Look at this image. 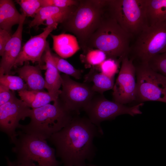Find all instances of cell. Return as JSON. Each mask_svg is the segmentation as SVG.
<instances>
[{
  "label": "cell",
  "mask_w": 166,
  "mask_h": 166,
  "mask_svg": "<svg viewBox=\"0 0 166 166\" xmlns=\"http://www.w3.org/2000/svg\"><path fill=\"white\" fill-rule=\"evenodd\" d=\"M132 37L105 10L97 29L87 40L83 51L86 53L95 48L103 52L107 59L121 61L128 56Z\"/></svg>",
  "instance_id": "2"
},
{
  "label": "cell",
  "mask_w": 166,
  "mask_h": 166,
  "mask_svg": "<svg viewBox=\"0 0 166 166\" xmlns=\"http://www.w3.org/2000/svg\"><path fill=\"white\" fill-rule=\"evenodd\" d=\"M98 66L101 73L110 77H113L117 71V62L114 60L107 59Z\"/></svg>",
  "instance_id": "28"
},
{
  "label": "cell",
  "mask_w": 166,
  "mask_h": 166,
  "mask_svg": "<svg viewBox=\"0 0 166 166\" xmlns=\"http://www.w3.org/2000/svg\"><path fill=\"white\" fill-rule=\"evenodd\" d=\"M148 65L153 70L166 77V52L155 56Z\"/></svg>",
  "instance_id": "26"
},
{
  "label": "cell",
  "mask_w": 166,
  "mask_h": 166,
  "mask_svg": "<svg viewBox=\"0 0 166 166\" xmlns=\"http://www.w3.org/2000/svg\"><path fill=\"white\" fill-rule=\"evenodd\" d=\"M26 16L22 13L17 28L6 45L0 63V76L10 74L22 49L23 25Z\"/></svg>",
  "instance_id": "14"
},
{
  "label": "cell",
  "mask_w": 166,
  "mask_h": 166,
  "mask_svg": "<svg viewBox=\"0 0 166 166\" xmlns=\"http://www.w3.org/2000/svg\"><path fill=\"white\" fill-rule=\"evenodd\" d=\"M86 53L85 60L90 65H98L107 58L105 53L98 49H91Z\"/></svg>",
  "instance_id": "27"
},
{
  "label": "cell",
  "mask_w": 166,
  "mask_h": 166,
  "mask_svg": "<svg viewBox=\"0 0 166 166\" xmlns=\"http://www.w3.org/2000/svg\"><path fill=\"white\" fill-rule=\"evenodd\" d=\"M136 37L130 46L131 58L148 64L156 56L166 52V21L148 26Z\"/></svg>",
  "instance_id": "7"
},
{
  "label": "cell",
  "mask_w": 166,
  "mask_h": 166,
  "mask_svg": "<svg viewBox=\"0 0 166 166\" xmlns=\"http://www.w3.org/2000/svg\"><path fill=\"white\" fill-rule=\"evenodd\" d=\"M92 73L89 78L93 83L92 88L94 91L102 94L104 92L113 89L114 84L113 77H109L101 73Z\"/></svg>",
  "instance_id": "22"
},
{
  "label": "cell",
  "mask_w": 166,
  "mask_h": 166,
  "mask_svg": "<svg viewBox=\"0 0 166 166\" xmlns=\"http://www.w3.org/2000/svg\"><path fill=\"white\" fill-rule=\"evenodd\" d=\"M12 35L8 31L0 28V55L2 56L5 48L11 39Z\"/></svg>",
  "instance_id": "31"
},
{
  "label": "cell",
  "mask_w": 166,
  "mask_h": 166,
  "mask_svg": "<svg viewBox=\"0 0 166 166\" xmlns=\"http://www.w3.org/2000/svg\"><path fill=\"white\" fill-rule=\"evenodd\" d=\"M88 166H97L94 165H93V164H89L88 165Z\"/></svg>",
  "instance_id": "33"
},
{
  "label": "cell",
  "mask_w": 166,
  "mask_h": 166,
  "mask_svg": "<svg viewBox=\"0 0 166 166\" xmlns=\"http://www.w3.org/2000/svg\"><path fill=\"white\" fill-rule=\"evenodd\" d=\"M148 26L166 21V0H145Z\"/></svg>",
  "instance_id": "21"
},
{
  "label": "cell",
  "mask_w": 166,
  "mask_h": 166,
  "mask_svg": "<svg viewBox=\"0 0 166 166\" xmlns=\"http://www.w3.org/2000/svg\"><path fill=\"white\" fill-rule=\"evenodd\" d=\"M15 1L20 6L22 13L27 17L34 18L42 7L41 0H18Z\"/></svg>",
  "instance_id": "25"
},
{
  "label": "cell",
  "mask_w": 166,
  "mask_h": 166,
  "mask_svg": "<svg viewBox=\"0 0 166 166\" xmlns=\"http://www.w3.org/2000/svg\"><path fill=\"white\" fill-rule=\"evenodd\" d=\"M31 109L16 96L9 102L0 106V130L8 136L13 144L18 135L21 120L29 117Z\"/></svg>",
  "instance_id": "11"
},
{
  "label": "cell",
  "mask_w": 166,
  "mask_h": 166,
  "mask_svg": "<svg viewBox=\"0 0 166 166\" xmlns=\"http://www.w3.org/2000/svg\"><path fill=\"white\" fill-rule=\"evenodd\" d=\"M61 75L62 89L58 98L68 111L78 114L90 102L96 92L87 83L76 81L65 74Z\"/></svg>",
  "instance_id": "10"
},
{
  "label": "cell",
  "mask_w": 166,
  "mask_h": 166,
  "mask_svg": "<svg viewBox=\"0 0 166 166\" xmlns=\"http://www.w3.org/2000/svg\"><path fill=\"white\" fill-rule=\"evenodd\" d=\"M12 150L17 163L23 166H60L56 158V150L47 140L18 131Z\"/></svg>",
  "instance_id": "5"
},
{
  "label": "cell",
  "mask_w": 166,
  "mask_h": 166,
  "mask_svg": "<svg viewBox=\"0 0 166 166\" xmlns=\"http://www.w3.org/2000/svg\"><path fill=\"white\" fill-rule=\"evenodd\" d=\"M53 40V49L57 55L63 58L69 57L80 48L76 37L69 34L57 35L50 34Z\"/></svg>",
  "instance_id": "18"
},
{
  "label": "cell",
  "mask_w": 166,
  "mask_h": 166,
  "mask_svg": "<svg viewBox=\"0 0 166 166\" xmlns=\"http://www.w3.org/2000/svg\"><path fill=\"white\" fill-rule=\"evenodd\" d=\"M0 84L13 91L28 90L24 80L19 76L4 74L0 76Z\"/></svg>",
  "instance_id": "23"
},
{
  "label": "cell",
  "mask_w": 166,
  "mask_h": 166,
  "mask_svg": "<svg viewBox=\"0 0 166 166\" xmlns=\"http://www.w3.org/2000/svg\"><path fill=\"white\" fill-rule=\"evenodd\" d=\"M42 7L53 6L66 8L77 6L79 2L77 0H41Z\"/></svg>",
  "instance_id": "29"
},
{
  "label": "cell",
  "mask_w": 166,
  "mask_h": 166,
  "mask_svg": "<svg viewBox=\"0 0 166 166\" xmlns=\"http://www.w3.org/2000/svg\"><path fill=\"white\" fill-rule=\"evenodd\" d=\"M75 115L68 111L58 98L53 104L31 109L29 123L20 124L18 128L24 133L47 140L66 126Z\"/></svg>",
  "instance_id": "3"
},
{
  "label": "cell",
  "mask_w": 166,
  "mask_h": 166,
  "mask_svg": "<svg viewBox=\"0 0 166 166\" xmlns=\"http://www.w3.org/2000/svg\"><path fill=\"white\" fill-rule=\"evenodd\" d=\"M105 0H79L76 9L62 25L73 34L83 50L90 37L98 27L105 12Z\"/></svg>",
  "instance_id": "4"
},
{
  "label": "cell",
  "mask_w": 166,
  "mask_h": 166,
  "mask_svg": "<svg viewBox=\"0 0 166 166\" xmlns=\"http://www.w3.org/2000/svg\"><path fill=\"white\" fill-rule=\"evenodd\" d=\"M144 103H140L132 106L125 105L114 101L107 100L102 94L95 96L84 110L88 118L93 124L102 130L100 126L101 122L114 119L117 117L128 114L132 116L141 114L140 107Z\"/></svg>",
  "instance_id": "9"
},
{
  "label": "cell",
  "mask_w": 166,
  "mask_h": 166,
  "mask_svg": "<svg viewBox=\"0 0 166 166\" xmlns=\"http://www.w3.org/2000/svg\"><path fill=\"white\" fill-rule=\"evenodd\" d=\"M103 133L88 118L75 115L66 126L47 140L55 147L56 156L63 166H86L85 160H90L94 154L93 139Z\"/></svg>",
  "instance_id": "1"
},
{
  "label": "cell",
  "mask_w": 166,
  "mask_h": 166,
  "mask_svg": "<svg viewBox=\"0 0 166 166\" xmlns=\"http://www.w3.org/2000/svg\"><path fill=\"white\" fill-rule=\"evenodd\" d=\"M52 54L56 66L59 71L76 79L81 78V73L80 70L75 68L68 61L58 55L52 53Z\"/></svg>",
  "instance_id": "24"
},
{
  "label": "cell",
  "mask_w": 166,
  "mask_h": 166,
  "mask_svg": "<svg viewBox=\"0 0 166 166\" xmlns=\"http://www.w3.org/2000/svg\"><path fill=\"white\" fill-rule=\"evenodd\" d=\"M49 43L47 42L46 49L42 57L45 63V89L51 94H59L61 90L59 89L61 85L62 80L52 56Z\"/></svg>",
  "instance_id": "16"
},
{
  "label": "cell",
  "mask_w": 166,
  "mask_h": 166,
  "mask_svg": "<svg viewBox=\"0 0 166 166\" xmlns=\"http://www.w3.org/2000/svg\"><path fill=\"white\" fill-rule=\"evenodd\" d=\"M15 97L14 91L0 84V106L10 101Z\"/></svg>",
  "instance_id": "30"
},
{
  "label": "cell",
  "mask_w": 166,
  "mask_h": 166,
  "mask_svg": "<svg viewBox=\"0 0 166 166\" xmlns=\"http://www.w3.org/2000/svg\"><path fill=\"white\" fill-rule=\"evenodd\" d=\"M135 66L136 100L166 103V77L153 70L148 64L138 63Z\"/></svg>",
  "instance_id": "8"
},
{
  "label": "cell",
  "mask_w": 166,
  "mask_h": 166,
  "mask_svg": "<svg viewBox=\"0 0 166 166\" xmlns=\"http://www.w3.org/2000/svg\"><path fill=\"white\" fill-rule=\"evenodd\" d=\"M21 16L13 1L0 0V28L11 33L12 27L19 24Z\"/></svg>",
  "instance_id": "19"
},
{
  "label": "cell",
  "mask_w": 166,
  "mask_h": 166,
  "mask_svg": "<svg viewBox=\"0 0 166 166\" xmlns=\"http://www.w3.org/2000/svg\"><path fill=\"white\" fill-rule=\"evenodd\" d=\"M6 161L7 166H23L21 164L17 163L15 161H11L9 157L6 156Z\"/></svg>",
  "instance_id": "32"
},
{
  "label": "cell",
  "mask_w": 166,
  "mask_h": 166,
  "mask_svg": "<svg viewBox=\"0 0 166 166\" xmlns=\"http://www.w3.org/2000/svg\"><path fill=\"white\" fill-rule=\"evenodd\" d=\"M118 76L114 84L113 96L114 101L125 104L136 100V69L133 60L128 56L124 57Z\"/></svg>",
  "instance_id": "12"
},
{
  "label": "cell",
  "mask_w": 166,
  "mask_h": 166,
  "mask_svg": "<svg viewBox=\"0 0 166 166\" xmlns=\"http://www.w3.org/2000/svg\"><path fill=\"white\" fill-rule=\"evenodd\" d=\"M20 99L31 109H37L56 101L60 94L25 90L18 92Z\"/></svg>",
  "instance_id": "20"
},
{
  "label": "cell",
  "mask_w": 166,
  "mask_h": 166,
  "mask_svg": "<svg viewBox=\"0 0 166 166\" xmlns=\"http://www.w3.org/2000/svg\"><path fill=\"white\" fill-rule=\"evenodd\" d=\"M105 12L133 38L148 26L145 0H105Z\"/></svg>",
  "instance_id": "6"
},
{
  "label": "cell",
  "mask_w": 166,
  "mask_h": 166,
  "mask_svg": "<svg viewBox=\"0 0 166 166\" xmlns=\"http://www.w3.org/2000/svg\"><path fill=\"white\" fill-rule=\"evenodd\" d=\"M41 68L38 65H30L28 62L18 69L17 72L25 81L29 90L44 91L45 89V79L42 77Z\"/></svg>",
  "instance_id": "17"
},
{
  "label": "cell",
  "mask_w": 166,
  "mask_h": 166,
  "mask_svg": "<svg viewBox=\"0 0 166 166\" xmlns=\"http://www.w3.org/2000/svg\"><path fill=\"white\" fill-rule=\"evenodd\" d=\"M77 6L66 8L42 7L30 23L29 26L30 28L38 27L44 25V23L47 26L55 23L62 24L69 18Z\"/></svg>",
  "instance_id": "15"
},
{
  "label": "cell",
  "mask_w": 166,
  "mask_h": 166,
  "mask_svg": "<svg viewBox=\"0 0 166 166\" xmlns=\"http://www.w3.org/2000/svg\"><path fill=\"white\" fill-rule=\"evenodd\" d=\"M58 24L55 23L46 26L42 33L32 37L27 41L22 48L14 67L22 66L24 62L31 61L33 63L38 62L41 69H45L42 57L48 42L46 39L51 32L57 28Z\"/></svg>",
  "instance_id": "13"
}]
</instances>
